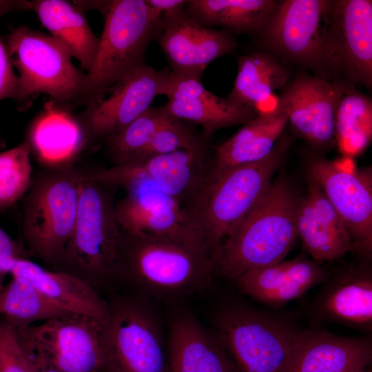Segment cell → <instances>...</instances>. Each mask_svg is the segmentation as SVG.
<instances>
[{"instance_id": "8", "label": "cell", "mask_w": 372, "mask_h": 372, "mask_svg": "<svg viewBox=\"0 0 372 372\" xmlns=\"http://www.w3.org/2000/svg\"><path fill=\"white\" fill-rule=\"evenodd\" d=\"M104 325L107 372H168L167 336L147 298L116 300Z\"/></svg>"}, {"instance_id": "20", "label": "cell", "mask_w": 372, "mask_h": 372, "mask_svg": "<svg viewBox=\"0 0 372 372\" xmlns=\"http://www.w3.org/2000/svg\"><path fill=\"white\" fill-rule=\"evenodd\" d=\"M371 361V336H341L314 326L300 331L283 372H362Z\"/></svg>"}, {"instance_id": "22", "label": "cell", "mask_w": 372, "mask_h": 372, "mask_svg": "<svg viewBox=\"0 0 372 372\" xmlns=\"http://www.w3.org/2000/svg\"><path fill=\"white\" fill-rule=\"evenodd\" d=\"M298 236L315 261L333 262L349 252L351 238L319 185L309 177L308 189L296 209Z\"/></svg>"}, {"instance_id": "26", "label": "cell", "mask_w": 372, "mask_h": 372, "mask_svg": "<svg viewBox=\"0 0 372 372\" xmlns=\"http://www.w3.org/2000/svg\"><path fill=\"white\" fill-rule=\"evenodd\" d=\"M29 10L88 72L96 58L99 38L80 9L65 0H32Z\"/></svg>"}, {"instance_id": "12", "label": "cell", "mask_w": 372, "mask_h": 372, "mask_svg": "<svg viewBox=\"0 0 372 372\" xmlns=\"http://www.w3.org/2000/svg\"><path fill=\"white\" fill-rule=\"evenodd\" d=\"M116 187L127 192L114 207L116 220L123 231L198 245L206 249L186 210L155 183L133 177L120 181Z\"/></svg>"}, {"instance_id": "5", "label": "cell", "mask_w": 372, "mask_h": 372, "mask_svg": "<svg viewBox=\"0 0 372 372\" xmlns=\"http://www.w3.org/2000/svg\"><path fill=\"white\" fill-rule=\"evenodd\" d=\"M94 62L86 73L83 96L89 101L145 63L149 44L161 32V14L145 0L110 1Z\"/></svg>"}, {"instance_id": "23", "label": "cell", "mask_w": 372, "mask_h": 372, "mask_svg": "<svg viewBox=\"0 0 372 372\" xmlns=\"http://www.w3.org/2000/svg\"><path fill=\"white\" fill-rule=\"evenodd\" d=\"M326 272L318 262L298 256L250 271L236 282L242 293L277 309L318 285Z\"/></svg>"}, {"instance_id": "4", "label": "cell", "mask_w": 372, "mask_h": 372, "mask_svg": "<svg viewBox=\"0 0 372 372\" xmlns=\"http://www.w3.org/2000/svg\"><path fill=\"white\" fill-rule=\"evenodd\" d=\"M214 326L231 372H283L302 329L285 314L240 300L220 305Z\"/></svg>"}, {"instance_id": "21", "label": "cell", "mask_w": 372, "mask_h": 372, "mask_svg": "<svg viewBox=\"0 0 372 372\" xmlns=\"http://www.w3.org/2000/svg\"><path fill=\"white\" fill-rule=\"evenodd\" d=\"M168 372H231L223 347L192 311L176 307L167 334Z\"/></svg>"}, {"instance_id": "36", "label": "cell", "mask_w": 372, "mask_h": 372, "mask_svg": "<svg viewBox=\"0 0 372 372\" xmlns=\"http://www.w3.org/2000/svg\"><path fill=\"white\" fill-rule=\"evenodd\" d=\"M0 372H36L16 329L3 319L0 320Z\"/></svg>"}, {"instance_id": "41", "label": "cell", "mask_w": 372, "mask_h": 372, "mask_svg": "<svg viewBox=\"0 0 372 372\" xmlns=\"http://www.w3.org/2000/svg\"><path fill=\"white\" fill-rule=\"evenodd\" d=\"M34 366L35 368L36 372H59L53 369L45 367V366H37V365H34Z\"/></svg>"}, {"instance_id": "30", "label": "cell", "mask_w": 372, "mask_h": 372, "mask_svg": "<svg viewBox=\"0 0 372 372\" xmlns=\"http://www.w3.org/2000/svg\"><path fill=\"white\" fill-rule=\"evenodd\" d=\"M164 107L173 117L201 126L202 132L208 138L219 129L244 125L258 115L254 107L214 94L190 101L167 100Z\"/></svg>"}, {"instance_id": "33", "label": "cell", "mask_w": 372, "mask_h": 372, "mask_svg": "<svg viewBox=\"0 0 372 372\" xmlns=\"http://www.w3.org/2000/svg\"><path fill=\"white\" fill-rule=\"evenodd\" d=\"M176 119L164 105L151 106L124 129L104 139L113 165L135 161L154 135Z\"/></svg>"}, {"instance_id": "17", "label": "cell", "mask_w": 372, "mask_h": 372, "mask_svg": "<svg viewBox=\"0 0 372 372\" xmlns=\"http://www.w3.org/2000/svg\"><path fill=\"white\" fill-rule=\"evenodd\" d=\"M207 149H180L113 165L87 174L95 180L113 187L130 178H147L185 209L195 200L203 185L209 169Z\"/></svg>"}, {"instance_id": "6", "label": "cell", "mask_w": 372, "mask_h": 372, "mask_svg": "<svg viewBox=\"0 0 372 372\" xmlns=\"http://www.w3.org/2000/svg\"><path fill=\"white\" fill-rule=\"evenodd\" d=\"M83 173L61 167L31 185L23 205V232L29 251L61 262L77 216Z\"/></svg>"}, {"instance_id": "29", "label": "cell", "mask_w": 372, "mask_h": 372, "mask_svg": "<svg viewBox=\"0 0 372 372\" xmlns=\"http://www.w3.org/2000/svg\"><path fill=\"white\" fill-rule=\"evenodd\" d=\"M238 71L227 99L255 108L288 83L286 68L271 54L254 52L237 58Z\"/></svg>"}, {"instance_id": "24", "label": "cell", "mask_w": 372, "mask_h": 372, "mask_svg": "<svg viewBox=\"0 0 372 372\" xmlns=\"http://www.w3.org/2000/svg\"><path fill=\"white\" fill-rule=\"evenodd\" d=\"M9 273L25 279L51 303L70 314L86 316L103 322L107 318V303L79 276L49 271L26 258L14 260Z\"/></svg>"}, {"instance_id": "15", "label": "cell", "mask_w": 372, "mask_h": 372, "mask_svg": "<svg viewBox=\"0 0 372 372\" xmlns=\"http://www.w3.org/2000/svg\"><path fill=\"white\" fill-rule=\"evenodd\" d=\"M167 68L145 63L93 97L80 122L90 139H105L124 129L161 95Z\"/></svg>"}, {"instance_id": "37", "label": "cell", "mask_w": 372, "mask_h": 372, "mask_svg": "<svg viewBox=\"0 0 372 372\" xmlns=\"http://www.w3.org/2000/svg\"><path fill=\"white\" fill-rule=\"evenodd\" d=\"M18 76L14 71L5 40L0 36V101L16 99Z\"/></svg>"}, {"instance_id": "28", "label": "cell", "mask_w": 372, "mask_h": 372, "mask_svg": "<svg viewBox=\"0 0 372 372\" xmlns=\"http://www.w3.org/2000/svg\"><path fill=\"white\" fill-rule=\"evenodd\" d=\"M50 107L35 121L28 142L41 163L64 167L81 150L87 136L80 122Z\"/></svg>"}, {"instance_id": "2", "label": "cell", "mask_w": 372, "mask_h": 372, "mask_svg": "<svg viewBox=\"0 0 372 372\" xmlns=\"http://www.w3.org/2000/svg\"><path fill=\"white\" fill-rule=\"evenodd\" d=\"M123 236L114 274L146 296L175 300L210 285L214 275L211 258L203 247L124 231Z\"/></svg>"}, {"instance_id": "18", "label": "cell", "mask_w": 372, "mask_h": 372, "mask_svg": "<svg viewBox=\"0 0 372 372\" xmlns=\"http://www.w3.org/2000/svg\"><path fill=\"white\" fill-rule=\"evenodd\" d=\"M348 85L298 74L278 96V107L292 129L313 147L325 149L335 143V115Z\"/></svg>"}, {"instance_id": "3", "label": "cell", "mask_w": 372, "mask_h": 372, "mask_svg": "<svg viewBox=\"0 0 372 372\" xmlns=\"http://www.w3.org/2000/svg\"><path fill=\"white\" fill-rule=\"evenodd\" d=\"M290 142L279 138L272 152L259 161L217 172L208 169L198 196L185 210L211 258L267 192Z\"/></svg>"}, {"instance_id": "14", "label": "cell", "mask_w": 372, "mask_h": 372, "mask_svg": "<svg viewBox=\"0 0 372 372\" xmlns=\"http://www.w3.org/2000/svg\"><path fill=\"white\" fill-rule=\"evenodd\" d=\"M327 68L351 83L372 85V1H330L324 44Z\"/></svg>"}, {"instance_id": "25", "label": "cell", "mask_w": 372, "mask_h": 372, "mask_svg": "<svg viewBox=\"0 0 372 372\" xmlns=\"http://www.w3.org/2000/svg\"><path fill=\"white\" fill-rule=\"evenodd\" d=\"M287 123L278 107L273 112L258 114L230 138L215 146L209 170L220 171L265 158L275 147Z\"/></svg>"}, {"instance_id": "42", "label": "cell", "mask_w": 372, "mask_h": 372, "mask_svg": "<svg viewBox=\"0 0 372 372\" xmlns=\"http://www.w3.org/2000/svg\"><path fill=\"white\" fill-rule=\"evenodd\" d=\"M362 372H372L371 368L369 366Z\"/></svg>"}, {"instance_id": "38", "label": "cell", "mask_w": 372, "mask_h": 372, "mask_svg": "<svg viewBox=\"0 0 372 372\" xmlns=\"http://www.w3.org/2000/svg\"><path fill=\"white\" fill-rule=\"evenodd\" d=\"M25 258L23 247L13 240L0 225V291L3 288L6 276L17 258Z\"/></svg>"}, {"instance_id": "1", "label": "cell", "mask_w": 372, "mask_h": 372, "mask_svg": "<svg viewBox=\"0 0 372 372\" xmlns=\"http://www.w3.org/2000/svg\"><path fill=\"white\" fill-rule=\"evenodd\" d=\"M299 198L286 180L273 182L212 256L214 274L236 281L250 271L283 260L298 237Z\"/></svg>"}, {"instance_id": "16", "label": "cell", "mask_w": 372, "mask_h": 372, "mask_svg": "<svg viewBox=\"0 0 372 372\" xmlns=\"http://www.w3.org/2000/svg\"><path fill=\"white\" fill-rule=\"evenodd\" d=\"M365 264L327 269L320 288L305 308L310 327L337 323L371 336L372 273Z\"/></svg>"}, {"instance_id": "19", "label": "cell", "mask_w": 372, "mask_h": 372, "mask_svg": "<svg viewBox=\"0 0 372 372\" xmlns=\"http://www.w3.org/2000/svg\"><path fill=\"white\" fill-rule=\"evenodd\" d=\"M162 19L163 25L156 40L169 68L176 75L202 81L203 72L211 62L238 46L231 33L205 26L189 17L185 10Z\"/></svg>"}, {"instance_id": "10", "label": "cell", "mask_w": 372, "mask_h": 372, "mask_svg": "<svg viewBox=\"0 0 372 372\" xmlns=\"http://www.w3.org/2000/svg\"><path fill=\"white\" fill-rule=\"evenodd\" d=\"M105 322L70 314L14 328L34 365L59 372H99L105 366Z\"/></svg>"}, {"instance_id": "32", "label": "cell", "mask_w": 372, "mask_h": 372, "mask_svg": "<svg viewBox=\"0 0 372 372\" xmlns=\"http://www.w3.org/2000/svg\"><path fill=\"white\" fill-rule=\"evenodd\" d=\"M70 314L19 276H12L11 281L0 291V316L15 328Z\"/></svg>"}, {"instance_id": "13", "label": "cell", "mask_w": 372, "mask_h": 372, "mask_svg": "<svg viewBox=\"0 0 372 372\" xmlns=\"http://www.w3.org/2000/svg\"><path fill=\"white\" fill-rule=\"evenodd\" d=\"M329 6L327 0L280 1L259 36L287 60L326 69L324 44Z\"/></svg>"}, {"instance_id": "35", "label": "cell", "mask_w": 372, "mask_h": 372, "mask_svg": "<svg viewBox=\"0 0 372 372\" xmlns=\"http://www.w3.org/2000/svg\"><path fill=\"white\" fill-rule=\"evenodd\" d=\"M209 138L202 131L197 132L187 122L176 118L154 135L135 161L180 149L208 148Z\"/></svg>"}, {"instance_id": "40", "label": "cell", "mask_w": 372, "mask_h": 372, "mask_svg": "<svg viewBox=\"0 0 372 372\" xmlns=\"http://www.w3.org/2000/svg\"><path fill=\"white\" fill-rule=\"evenodd\" d=\"M29 2L25 0H0V19L12 12L29 10Z\"/></svg>"}, {"instance_id": "34", "label": "cell", "mask_w": 372, "mask_h": 372, "mask_svg": "<svg viewBox=\"0 0 372 372\" xmlns=\"http://www.w3.org/2000/svg\"><path fill=\"white\" fill-rule=\"evenodd\" d=\"M30 149L24 141L0 152V211L15 203L31 187Z\"/></svg>"}, {"instance_id": "11", "label": "cell", "mask_w": 372, "mask_h": 372, "mask_svg": "<svg viewBox=\"0 0 372 372\" xmlns=\"http://www.w3.org/2000/svg\"><path fill=\"white\" fill-rule=\"evenodd\" d=\"M309 177L321 188L351 238L349 251L371 260L372 253V179L371 169H357L351 157L337 161L308 158Z\"/></svg>"}, {"instance_id": "27", "label": "cell", "mask_w": 372, "mask_h": 372, "mask_svg": "<svg viewBox=\"0 0 372 372\" xmlns=\"http://www.w3.org/2000/svg\"><path fill=\"white\" fill-rule=\"evenodd\" d=\"M274 0H192L185 13L200 24L230 33L260 35L274 12Z\"/></svg>"}, {"instance_id": "31", "label": "cell", "mask_w": 372, "mask_h": 372, "mask_svg": "<svg viewBox=\"0 0 372 372\" xmlns=\"http://www.w3.org/2000/svg\"><path fill=\"white\" fill-rule=\"evenodd\" d=\"M334 130L335 143L344 155L351 158L363 152L372 138L371 98L348 85L336 108Z\"/></svg>"}, {"instance_id": "39", "label": "cell", "mask_w": 372, "mask_h": 372, "mask_svg": "<svg viewBox=\"0 0 372 372\" xmlns=\"http://www.w3.org/2000/svg\"><path fill=\"white\" fill-rule=\"evenodd\" d=\"M146 3L158 11L162 17H167L183 11L187 1L185 0H145Z\"/></svg>"}, {"instance_id": "7", "label": "cell", "mask_w": 372, "mask_h": 372, "mask_svg": "<svg viewBox=\"0 0 372 372\" xmlns=\"http://www.w3.org/2000/svg\"><path fill=\"white\" fill-rule=\"evenodd\" d=\"M114 188L82 174L76 222L61 262L90 278L115 273L123 236L115 218Z\"/></svg>"}, {"instance_id": "9", "label": "cell", "mask_w": 372, "mask_h": 372, "mask_svg": "<svg viewBox=\"0 0 372 372\" xmlns=\"http://www.w3.org/2000/svg\"><path fill=\"white\" fill-rule=\"evenodd\" d=\"M5 41L18 72L16 100L25 101L39 93L59 103L83 96L86 74L74 66L68 50L53 37L19 26Z\"/></svg>"}]
</instances>
